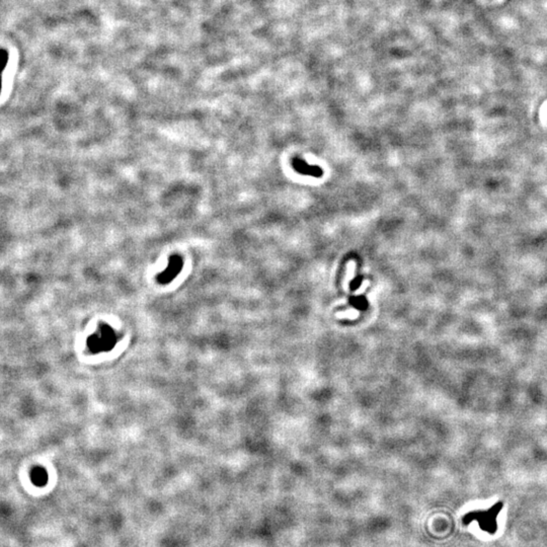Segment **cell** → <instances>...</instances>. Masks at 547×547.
<instances>
[{"label":"cell","instance_id":"obj_1","mask_svg":"<svg viewBox=\"0 0 547 547\" xmlns=\"http://www.w3.org/2000/svg\"><path fill=\"white\" fill-rule=\"evenodd\" d=\"M503 506V502H499L488 511H478L467 514L464 517V523L466 521L471 522V521L476 520L481 529L492 534L493 532L497 531V516L500 513Z\"/></svg>","mask_w":547,"mask_h":547}]
</instances>
